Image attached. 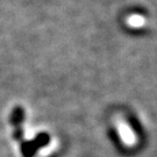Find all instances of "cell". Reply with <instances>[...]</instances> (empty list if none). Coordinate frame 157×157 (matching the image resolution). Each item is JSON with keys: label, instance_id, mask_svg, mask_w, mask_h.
<instances>
[{"label": "cell", "instance_id": "obj_1", "mask_svg": "<svg viewBox=\"0 0 157 157\" xmlns=\"http://www.w3.org/2000/svg\"><path fill=\"white\" fill-rule=\"evenodd\" d=\"M23 120V111L21 107H17L12 114V124H19Z\"/></svg>", "mask_w": 157, "mask_h": 157}]
</instances>
